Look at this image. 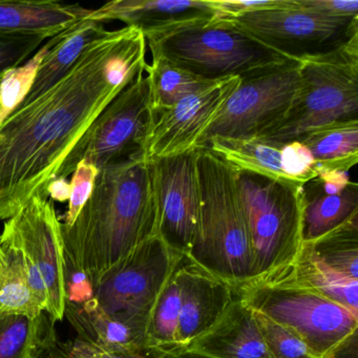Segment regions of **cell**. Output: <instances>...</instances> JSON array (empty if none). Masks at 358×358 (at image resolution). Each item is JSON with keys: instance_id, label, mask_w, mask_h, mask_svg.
I'll use <instances>...</instances> for the list:
<instances>
[{"instance_id": "74e56055", "label": "cell", "mask_w": 358, "mask_h": 358, "mask_svg": "<svg viewBox=\"0 0 358 358\" xmlns=\"http://www.w3.org/2000/svg\"><path fill=\"white\" fill-rule=\"evenodd\" d=\"M163 358H209L185 348H177L167 353Z\"/></svg>"}, {"instance_id": "52a82bcc", "label": "cell", "mask_w": 358, "mask_h": 358, "mask_svg": "<svg viewBox=\"0 0 358 358\" xmlns=\"http://www.w3.org/2000/svg\"><path fill=\"white\" fill-rule=\"evenodd\" d=\"M234 171L255 250L257 278L293 265L303 247V184Z\"/></svg>"}, {"instance_id": "f546056e", "label": "cell", "mask_w": 358, "mask_h": 358, "mask_svg": "<svg viewBox=\"0 0 358 358\" xmlns=\"http://www.w3.org/2000/svg\"><path fill=\"white\" fill-rule=\"evenodd\" d=\"M253 312L272 358H318L296 333L265 314Z\"/></svg>"}, {"instance_id": "7402d4cb", "label": "cell", "mask_w": 358, "mask_h": 358, "mask_svg": "<svg viewBox=\"0 0 358 358\" xmlns=\"http://www.w3.org/2000/svg\"><path fill=\"white\" fill-rule=\"evenodd\" d=\"M313 155L317 169L349 171L358 161V120L315 127L299 138Z\"/></svg>"}, {"instance_id": "d590c367", "label": "cell", "mask_w": 358, "mask_h": 358, "mask_svg": "<svg viewBox=\"0 0 358 358\" xmlns=\"http://www.w3.org/2000/svg\"><path fill=\"white\" fill-rule=\"evenodd\" d=\"M299 8L308 13L334 20L358 18L357 0H297Z\"/></svg>"}, {"instance_id": "83f0119b", "label": "cell", "mask_w": 358, "mask_h": 358, "mask_svg": "<svg viewBox=\"0 0 358 358\" xmlns=\"http://www.w3.org/2000/svg\"><path fill=\"white\" fill-rule=\"evenodd\" d=\"M180 309H181V299H180L179 284H178L175 270L163 288L162 292L159 295L148 320L146 337H148V345L150 347L164 348V349L183 348L180 347L178 343Z\"/></svg>"}, {"instance_id": "5b68a950", "label": "cell", "mask_w": 358, "mask_h": 358, "mask_svg": "<svg viewBox=\"0 0 358 358\" xmlns=\"http://www.w3.org/2000/svg\"><path fill=\"white\" fill-rule=\"evenodd\" d=\"M292 265L234 290L255 311L296 333L318 358H331L358 332V313L295 282Z\"/></svg>"}, {"instance_id": "603a6c76", "label": "cell", "mask_w": 358, "mask_h": 358, "mask_svg": "<svg viewBox=\"0 0 358 358\" xmlns=\"http://www.w3.org/2000/svg\"><path fill=\"white\" fill-rule=\"evenodd\" d=\"M202 148H207L228 165L238 171L264 176L270 179L292 182L280 167V148L257 138L213 137Z\"/></svg>"}, {"instance_id": "1f68e13d", "label": "cell", "mask_w": 358, "mask_h": 358, "mask_svg": "<svg viewBox=\"0 0 358 358\" xmlns=\"http://www.w3.org/2000/svg\"><path fill=\"white\" fill-rule=\"evenodd\" d=\"M280 167L290 181L303 185L317 176L313 155L299 140H293L282 146Z\"/></svg>"}, {"instance_id": "d4e9b609", "label": "cell", "mask_w": 358, "mask_h": 358, "mask_svg": "<svg viewBox=\"0 0 358 358\" xmlns=\"http://www.w3.org/2000/svg\"><path fill=\"white\" fill-rule=\"evenodd\" d=\"M48 314L0 315V358H41L57 341Z\"/></svg>"}, {"instance_id": "8d00e7d4", "label": "cell", "mask_w": 358, "mask_h": 358, "mask_svg": "<svg viewBox=\"0 0 358 358\" xmlns=\"http://www.w3.org/2000/svg\"><path fill=\"white\" fill-rule=\"evenodd\" d=\"M45 192H47L48 196H50L53 202H66L70 199V182H68L66 179L55 178V179L52 180L48 184Z\"/></svg>"}, {"instance_id": "9a60e30c", "label": "cell", "mask_w": 358, "mask_h": 358, "mask_svg": "<svg viewBox=\"0 0 358 358\" xmlns=\"http://www.w3.org/2000/svg\"><path fill=\"white\" fill-rule=\"evenodd\" d=\"M176 276L181 299L178 343L186 348L219 322L236 295L230 285L186 255L180 261Z\"/></svg>"}, {"instance_id": "484cf974", "label": "cell", "mask_w": 358, "mask_h": 358, "mask_svg": "<svg viewBox=\"0 0 358 358\" xmlns=\"http://www.w3.org/2000/svg\"><path fill=\"white\" fill-rule=\"evenodd\" d=\"M43 313L29 287L20 251L0 245V315L22 314L35 318Z\"/></svg>"}, {"instance_id": "8992f818", "label": "cell", "mask_w": 358, "mask_h": 358, "mask_svg": "<svg viewBox=\"0 0 358 358\" xmlns=\"http://www.w3.org/2000/svg\"><path fill=\"white\" fill-rule=\"evenodd\" d=\"M299 73L301 87L288 114L257 139L282 146L315 127L358 120V37L299 60Z\"/></svg>"}, {"instance_id": "3957f363", "label": "cell", "mask_w": 358, "mask_h": 358, "mask_svg": "<svg viewBox=\"0 0 358 358\" xmlns=\"http://www.w3.org/2000/svg\"><path fill=\"white\" fill-rule=\"evenodd\" d=\"M196 152L200 215L186 257L236 290L257 276L236 171L208 148H198Z\"/></svg>"}, {"instance_id": "f35d334b", "label": "cell", "mask_w": 358, "mask_h": 358, "mask_svg": "<svg viewBox=\"0 0 358 358\" xmlns=\"http://www.w3.org/2000/svg\"><path fill=\"white\" fill-rule=\"evenodd\" d=\"M5 75H3V76H0V87H1V83H3V77H5Z\"/></svg>"}, {"instance_id": "d6986e66", "label": "cell", "mask_w": 358, "mask_h": 358, "mask_svg": "<svg viewBox=\"0 0 358 358\" xmlns=\"http://www.w3.org/2000/svg\"><path fill=\"white\" fill-rule=\"evenodd\" d=\"M64 317L77 338L110 353H135L150 347L145 333L104 311L93 297L83 303L66 301Z\"/></svg>"}, {"instance_id": "4316f807", "label": "cell", "mask_w": 358, "mask_h": 358, "mask_svg": "<svg viewBox=\"0 0 358 358\" xmlns=\"http://www.w3.org/2000/svg\"><path fill=\"white\" fill-rule=\"evenodd\" d=\"M145 73L150 78L152 112L169 108L182 98L215 83L204 80L159 56H152Z\"/></svg>"}, {"instance_id": "7c38bea8", "label": "cell", "mask_w": 358, "mask_h": 358, "mask_svg": "<svg viewBox=\"0 0 358 358\" xmlns=\"http://www.w3.org/2000/svg\"><path fill=\"white\" fill-rule=\"evenodd\" d=\"M0 245L13 247L38 270L49 299L45 314L54 324L62 322L68 301L66 255L62 222L48 194H35L17 215L5 222Z\"/></svg>"}, {"instance_id": "4dcf8cb0", "label": "cell", "mask_w": 358, "mask_h": 358, "mask_svg": "<svg viewBox=\"0 0 358 358\" xmlns=\"http://www.w3.org/2000/svg\"><path fill=\"white\" fill-rule=\"evenodd\" d=\"M175 349L146 347L135 353L115 354L76 337L72 341H56L41 358H163Z\"/></svg>"}, {"instance_id": "f1b7e54d", "label": "cell", "mask_w": 358, "mask_h": 358, "mask_svg": "<svg viewBox=\"0 0 358 358\" xmlns=\"http://www.w3.org/2000/svg\"><path fill=\"white\" fill-rule=\"evenodd\" d=\"M308 245L327 265L358 280V217Z\"/></svg>"}, {"instance_id": "5bb4252c", "label": "cell", "mask_w": 358, "mask_h": 358, "mask_svg": "<svg viewBox=\"0 0 358 358\" xmlns=\"http://www.w3.org/2000/svg\"><path fill=\"white\" fill-rule=\"evenodd\" d=\"M240 83L230 77L211 83L163 110L152 112L143 154L148 160L177 156L198 148L207 127Z\"/></svg>"}, {"instance_id": "d6a6232c", "label": "cell", "mask_w": 358, "mask_h": 358, "mask_svg": "<svg viewBox=\"0 0 358 358\" xmlns=\"http://www.w3.org/2000/svg\"><path fill=\"white\" fill-rule=\"evenodd\" d=\"M98 171L94 165L81 161L77 164L71 180V194L69 199V207L64 217L62 226L70 227L80 213L81 209L91 196L94 184L97 178Z\"/></svg>"}, {"instance_id": "6da1fadb", "label": "cell", "mask_w": 358, "mask_h": 358, "mask_svg": "<svg viewBox=\"0 0 358 358\" xmlns=\"http://www.w3.org/2000/svg\"><path fill=\"white\" fill-rule=\"evenodd\" d=\"M141 30L108 31L64 78L0 124V221H8L57 177L62 163L104 108L145 72Z\"/></svg>"}, {"instance_id": "e575fe53", "label": "cell", "mask_w": 358, "mask_h": 358, "mask_svg": "<svg viewBox=\"0 0 358 358\" xmlns=\"http://www.w3.org/2000/svg\"><path fill=\"white\" fill-rule=\"evenodd\" d=\"M211 3L219 16L234 17L264 10L293 8L296 6V0H211Z\"/></svg>"}, {"instance_id": "e0dca14e", "label": "cell", "mask_w": 358, "mask_h": 358, "mask_svg": "<svg viewBox=\"0 0 358 358\" xmlns=\"http://www.w3.org/2000/svg\"><path fill=\"white\" fill-rule=\"evenodd\" d=\"M185 349L209 358H272L255 312L238 296L219 322Z\"/></svg>"}, {"instance_id": "8fae6325", "label": "cell", "mask_w": 358, "mask_h": 358, "mask_svg": "<svg viewBox=\"0 0 358 358\" xmlns=\"http://www.w3.org/2000/svg\"><path fill=\"white\" fill-rule=\"evenodd\" d=\"M227 20L238 30L288 59L330 53L358 37V18L334 20L299 8L264 10Z\"/></svg>"}, {"instance_id": "ac0fdd59", "label": "cell", "mask_w": 358, "mask_h": 358, "mask_svg": "<svg viewBox=\"0 0 358 358\" xmlns=\"http://www.w3.org/2000/svg\"><path fill=\"white\" fill-rule=\"evenodd\" d=\"M90 11L56 0L0 1V35L53 38L87 17Z\"/></svg>"}, {"instance_id": "cb8c5ba5", "label": "cell", "mask_w": 358, "mask_h": 358, "mask_svg": "<svg viewBox=\"0 0 358 358\" xmlns=\"http://www.w3.org/2000/svg\"><path fill=\"white\" fill-rule=\"evenodd\" d=\"M291 269L297 284L358 313V280L327 265L310 245L303 244Z\"/></svg>"}, {"instance_id": "4fadbf2b", "label": "cell", "mask_w": 358, "mask_h": 358, "mask_svg": "<svg viewBox=\"0 0 358 358\" xmlns=\"http://www.w3.org/2000/svg\"><path fill=\"white\" fill-rule=\"evenodd\" d=\"M196 150L150 161L158 208V236L179 255L189 251L200 215Z\"/></svg>"}, {"instance_id": "2e32d148", "label": "cell", "mask_w": 358, "mask_h": 358, "mask_svg": "<svg viewBox=\"0 0 358 358\" xmlns=\"http://www.w3.org/2000/svg\"><path fill=\"white\" fill-rule=\"evenodd\" d=\"M217 16L207 0H115L90 11L87 17L102 24L119 20L145 35L188 20Z\"/></svg>"}, {"instance_id": "7a4b0ae2", "label": "cell", "mask_w": 358, "mask_h": 358, "mask_svg": "<svg viewBox=\"0 0 358 358\" xmlns=\"http://www.w3.org/2000/svg\"><path fill=\"white\" fill-rule=\"evenodd\" d=\"M158 208L143 152L100 169L70 227L62 226L66 269L94 284L108 268L158 236Z\"/></svg>"}, {"instance_id": "ffe728a7", "label": "cell", "mask_w": 358, "mask_h": 358, "mask_svg": "<svg viewBox=\"0 0 358 358\" xmlns=\"http://www.w3.org/2000/svg\"><path fill=\"white\" fill-rule=\"evenodd\" d=\"M108 32L104 24L85 17L57 36L39 64L28 94L18 106L30 103L66 76L85 48Z\"/></svg>"}, {"instance_id": "30bf717a", "label": "cell", "mask_w": 358, "mask_h": 358, "mask_svg": "<svg viewBox=\"0 0 358 358\" xmlns=\"http://www.w3.org/2000/svg\"><path fill=\"white\" fill-rule=\"evenodd\" d=\"M144 73L92 123L62 163L56 178L66 179L81 161L100 171L143 152L152 121L150 78Z\"/></svg>"}, {"instance_id": "9c48e42d", "label": "cell", "mask_w": 358, "mask_h": 358, "mask_svg": "<svg viewBox=\"0 0 358 358\" xmlns=\"http://www.w3.org/2000/svg\"><path fill=\"white\" fill-rule=\"evenodd\" d=\"M299 87V60L287 59L241 77L198 148L213 137L247 139L267 133L288 114Z\"/></svg>"}, {"instance_id": "277c9868", "label": "cell", "mask_w": 358, "mask_h": 358, "mask_svg": "<svg viewBox=\"0 0 358 358\" xmlns=\"http://www.w3.org/2000/svg\"><path fill=\"white\" fill-rule=\"evenodd\" d=\"M144 36L152 56L207 81L241 78L288 59L220 17L188 20Z\"/></svg>"}, {"instance_id": "ba28073f", "label": "cell", "mask_w": 358, "mask_h": 358, "mask_svg": "<svg viewBox=\"0 0 358 358\" xmlns=\"http://www.w3.org/2000/svg\"><path fill=\"white\" fill-rule=\"evenodd\" d=\"M183 257L152 236L108 268L92 285V297L104 311L146 334L157 299Z\"/></svg>"}, {"instance_id": "836d02e7", "label": "cell", "mask_w": 358, "mask_h": 358, "mask_svg": "<svg viewBox=\"0 0 358 358\" xmlns=\"http://www.w3.org/2000/svg\"><path fill=\"white\" fill-rule=\"evenodd\" d=\"M43 37L0 35V76L16 70L41 45Z\"/></svg>"}, {"instance_id": "44dd1931", "label": "cell", "mask_w": 358, "mask_h": 358, "mask_svg": "<svg viewBox=\"0 0 358 358\" xmlns=\"http://www.w3.org/2000/svg\"><path fill=\"white\" fill-rule=\"evenodd\" d=\"M303 244L315 242L358 217V185L351 182L337 194H324L311 181L303 184Z\"/></svg>"}]
</instances>
